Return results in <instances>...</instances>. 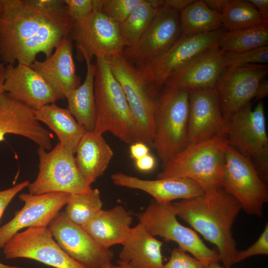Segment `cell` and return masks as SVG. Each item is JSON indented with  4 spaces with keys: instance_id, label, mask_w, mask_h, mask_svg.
I'll return each mask as SVG.
<instances>
[{
    "instance_id": "cell-1",
    "label": "cell",
    "mask_w": 268,
    "mask_h": 268,
    "mask_svg": "<svg viewBox=\"0 0 268 268\" xmlns=\"http://www.w3.org/2000/svg\"><path fill=\"white\" fill-rule=\"evenodd\" d=\"M73 23L65 3L43 8L32 0H0V63L30 66L39 54L49 57Z\"/></svg>"
},
{
    "instance_id": "cell-2",
    "label": "cell",
    "mask_w": 268,
    "mask_h": 268,
    "mask_svg": "<svg viewBox=\"0 0 268 268\" xmlns=\"http://www.w3.org/2000/svg\"><path fill=\"white\" fill-rule=\"evenodd\" d=\"M177 216L217 249L224 268H231L237 251L232 228L242 209L240 203L223 187L204 195L173 202Z\"/></svg>"
},
{
    "instance_id": "cell-3",
    "label": "cell",
    "mask_w": 268,
    "mask_h": 268,
    "mask_svg": "<svg viewBox=\"0 0 268 268\" xmlns=\"http://www.w3.org/2000/svg\"><path fill=\"white\" fill-rule=\"evenodd\" d=\"M94 81L96 106L94 132H109L122 141L141 142L138 129L123 88L114 76L108 61L96 58Z\"/></svg>"
},
{
    "instance_id": "cell-4",
    "label": "cell",
    "mask_w": 268,
    "mask_h": 268,
    "mask_svg": "<svg viewBox=\"0 0 268 268\" xmlns=\"http://www.w3.org/2000/svg\"><path fill=\"white\" fill-rule=\"evenodd\" d=\"M227 135L187 145L162 163L157 179H191L204 193L222 187Z\"/></svg>"
},
{
    "instance_id": "cell-5",
    "label": "cell",
    "mask_w": 268,
    "mask_h": 268,
    "mask_svg": "<svg viewBox=\"0 0 268 268\" xmlns=\"http://www.w3.org/2000/svg\"><path fill=\"white\" fill-rule=\"evenodd\" d=\"M107 61L124 92L141 142L153 147L154 112L163 87L151 81L143 69L134 66L122 54Z\"/></svg>"
},
{
    "instance_id": "cell-6",
    "label": "cell",
    "mask_w": 268,
    "mask_h": 268,
    "mask_svg": "<svg viewBox=\"0 0 268 268\" xmlns=\"http://www.w3.org/2000/svg\"><path fill=\"white\" fill-rule=\"evenodd\" d=\"M189 91L163 86L158 99L153 147L162 163L187 145Z\"/></svg>"
},
{
    "instance_id": "cell-7",
    "label": "cell",
    "mask_w": 268,
    "mask_h": 268,
    "mask_svg": "<svg viewBox=\"0 0 268 268\" xmlns=\"http://www.w3.org/2000/svg\"><path fill=\"white\" fill-rule=\"evenodd\" d=\"M228 144L253 163L260 176L268 181V136L264 104L260 101L254 109L251 103L227 119Z\"/></svg>"
},
{
    "instance_id": "cell-8",
    "label": "cell",
    "mask_w": 268,
    "mask_h": 268,
    "mask_svg": "<svg viewBox=\"0 0 268 268\" xmlns=\"http://www.w3.org/2000/svg\"><path fill=\"white\" fill-rule=\"evenodd\" d=\"M37 152L39 171L36 179L27 187L29 193L87 194L92 191L77 169L74 153L60 142L50 151L39 147Z\"/></svg>"
},
{
    "instance_id": "cell-9",
    "label": "cell",
    "mask_w": 268,
    "mask_h": 268,
    "mask_svg": "<svg viewBox=\"0 0 268 268\" xmlns=\"http://www.w3.org/2000/svg\"><path fill=\"white\" fill-rule=\"evenodd\" d=\"M137 215L139 222L151 235L177 243L179 248L192 254L207 266L212 262H220L217 251L208 247L194 230L178 221L173 202L160 204L153 200Z\"/></svg>"
},
{
    "instance_id": "cell-10",
    "label": "cell",
    "mask_w": 268,
    "mask_h": 268,
    "mask_svg": "<svg viewBox=\"0 0 268 268\" xmlns=\"http://www.w3.org/2000/svg\"><path fill=\"white\" fill-rule=\"evenodd\" d=\"M222 187L248 215L262 217L268 189L252 162L228 144Z\"/></svg>"
},
{
    "instance_id": "cell-11",
    "label": "cell",
    "mask_w": 268,
    "mask_h": 268,
    "mask_svg": "<svg viewBox=\"0 0 268 268\" xmlns=\"http://www.w3.org/2000/svg\"><path fill=\"white\" fill-rule=\"evenodd\" d=\"M68 37L84 60L100 57L107 60L122 54L127 46L119 23L96 8L85 19L74 22Z\"/></svg>"
},
{
    "instance_id": "cell-12",
    "label": "cell",
    "mask_w": 268,
    "mask_h": 268,
    "mask_svg": "<svg viewBox=\"0 0 268 268\" xmlns=\"http://www.w3.org/2000/svg\"><path fill=\"white\" fill-rule=\"evenodd\" d=\"M181 35L180 12L163 6L137 42L126 46L122 55L136 67L143 68L169 50Z\"/></svg>"
},
{
    "instance_id": "cell-13",
    "label": "cell",
    "mask_w": 268,
    "mask_h": 268,
    "mask_svg": "<svg viewBox=\"0 0 268 268\" xmlns=\"http://www.w3.org/2000/svg\"><path fill=\"white\" fill-rule=\"evenodd\" d=\"M2 249L6 259H29L55 268H85L62 249L48 227L19 232Z\"/></svg>"
},
{
    "instance_id": "cell-14",
    "label": "cell",
    "mask_w": 268,
    "mask_h": 268,
    "mask_svg": "<svg viewBox=\"0 0 268 268\" xmlns=\"http://www.w3.org/2000/svg\"><path fill=\"white\" fill-rule=\"evenodd\" d=\"M48 228L62 249L85 268H102L111 262L114 253L99 244L80 225L60 211Z\"/></svg>"
},
{
    "instance_id": "cell-15",
    "label": "cell",
    "mask_w": 268,
    "mask_h": 268,
    "mask_svg": "<svg viewBox=\"0 0 268 268\" xmlns=\"http://www.w3.org/2000/svg\"><path fill=\"white\" fill-rule=\"evenodd\" d=\"M226 31L220 28L195 36L181 35L169 50L141 69L151 81L163 87L169 77L194 58L218 45L221 37Z\"/></svg>"
},
{
    "instance_id": "cell-16",
    "label": "cell",
    "mask_w": 268,
    "mask_h": 268,
    "mask_svg": "<svg viewBox=\"0 0 268 268\" xmlns=\"http://www.w3.org/2000/svg\"><path fill=\"white\" fill-rule=\"evenodd\" d=\"M227 132L216 88L190 90L187 145L226 136Z\"/></svg>"
},
{
    "instance_id": "cell-17",
    "label": "cell",
    "mask_w": 268,
    "mask_h": 268,
    "mask_svg": "<svg viewBox=\"0 0 268 268\" xmlns=\"http://www.w3.org/2000/svg\"><path fill=\"white\" fill-rule=\"evenodd\" d=\"M70 195L66 193L19 194V199L24 202L23 206L15 212L10 220L0 227V249L24 228L48 227L66 205Z\"/></svg>"
},
{
    "instance_id": "cell-18",
    "label": "cell",
    "mask_w": 268,
    "mask_h": 268,
    "mask_svg": "<svg viewBox=\"0 0 268 268\" xmlns=\"http://www.w3.org/2000/svg\"><path fill=\"white\" fill-rule=\"evenodd\" d=\"M268 73L267 64H251L227 69L216 87L222 114L227 119L251 103L260 81Z\"/></svg>"
},
{
    "instance_id": "cell-19",
    "label": "cell",
    "mask_w": 268,
    "mask_h": 268,
    "mask_svg": "<svg viewBox=\"0 0 268 268\" xmlns=\"http://www.w3.org/2000/svg\"><path fill=\"white\" fill-rule=\"evenodd\" d=\"M8 134L22 136L39 147L52 149V135L36 119L34 110L5 92L0 95V142Z\"/></svg>"
},
{
    "instance_id": "cell-20",
    "label": "cell",
    "mask_w": 268,
    "mask_h": 268,
    "mask_svg": "<svg viewBox=\"0 0 268 268\" xmlns=\"http://www.w3.org/2000/svg\"><path fill=\"white\" fill-rule=\"evenodd\" d=\"M223 52L218 45L204 51L169 77L163 86L189 90L216 88L227 69Z\"/></svg>"
},
{
    "instance_id": "cell-21",
    "label": "cell",
    "mask_w": 268,
    "mask_h": 268,
    "mask_svg": "<svg viewBox=\"0 0 268 268\" xmlns=\"http://www.w3.org/2000/svg\"><path fill=\"white\" fill-rule=\"evenodd\" d=\"M51 87L59 99H65L80 84L73 58V42L64 38L45 60H36L30 66Z\"/></svg>"
},
{
    "instance_id": "cell-22",
    "label": "cell",
    "mask_w": 268,
    "mask_h": 268,
    "mask_svg": "<svg viewBox=\"0 0 268 268\" xmlns=\"http://www.w3.org/2000/svg\"><path fill=\"white\" fill-rule=\"evenodd\" d=\"M4 89L10 97L36 110L59 99L31 66L6 65Z\"/></svg>"
},
{
    "instance_id": "cell-23",
    "label": "cell",
    "mask_w": 268,
    "mask_h": 268,
    "mask_svg": "<svg viewBox=\"0 0 268 268\" xmlns=\"http://www.w3.org/2000/svg\"><path fill=\"white\" fill-rule=\"evenodd\" d=\"M111 179L115 185L148 193L160 204H167L178 199H189L204 194L198 184L186 178L147 180L117 172L111 176Z\"/></svg>"
},
{
    "instance_id": "cell-24",
    "label": "cell",
    "mask_w": 268,
    "mask_h": 268,
    "mask_svg": "<svg viewBox=\"0 0 268 268\" xmlns=\"http://www.w3.org/2000/svg\"><path fill=\"white\" fill-rule=\"evenodd\" d=\"M119 260L132 268H163V243L139 222L131 228L123 243Z\"/></svg>"
},
{
    "instance_id": "cell-25",
    "label": "cell",
    "mask_w": 268,
    "mask_h": 268,
    "mask_svg": "<svg viewBox=\"0 0 268 268\" xmlns=\"http://www.w3.org/2000/svg\"><path fill=\"white\" fill-rule=\"evenodd\" d=\"M75 153L77 169L90 186L104 174L114 155L102 134L94 131L85 132Z\"/></svg>"
},
{
    "instance_id": "cell-26",
    "label": "cell",
    "mask_w": 268,
    "mask_h": 268,
    "mask_svg": "<svg viewBox=\"0 0 268 268\" xmlns=\"http://www.w3.org/2000/svg\"><path fill=\"white\" fill-rule=\"evenodd\" d=\"M133 217L124 207L117 205L100 210L82 226L102 247L108 248L123 243L131 228Z\"/></svg>"
},
{
    "instance_id": "cell-27",
    "label": "cell",
    "mask_w": 268,
    "mask_h": 268,
    "mask_svg": "<svg viewBox=\"0 0 268 268\" xmlns=\"http://www.w3.org/2000/svg\"><path fill=\"white\" fill-rule=\"evenodd\" d=\"M36 119L46 124L57 135L59 142L74 154L82 136L86 132L76 122L67 109L55 103L34 110Z\"/></svg>"
},
{
    "instance_id": "cell-28",
    "label": "cell",
    "mask_w": 268,
    "mask_h": 268,
    "mask_svg": "<svg viewBox=\"0 0 268 268\" xmlns=\"http://www.w3.org/2000/svg\"><path fill=\"white\" fill-rule=\"evenodd\" d=\"M86 74L83 82L66 97L67 109L78 124L86 132L94 131L96 123V106L94 93L95 67L92 61L85 60Z\"/></svg>"
},
{
    "instance_id": "cell-29",
    "label": "cell",
    "mask_w": 268,
    "mask_h": 268,
    "mask_svg": "<svg viewBox=\"0 0 268 268\" xmlns=\"http://www.w3.org/2000/svg\"><path fill=\"white\" fill-rule=\"evenodd\" d=\"M182 35L195 36L222 28L221 13L209 8L203 0H195L180 12Z\"/></svg>"
},
{
    "instance_id": "cell-30",
    "label": "cell",
    "mask_w": 268,
    "mask_h": 268,
    "mask_svg": "<svg viewBox=\"0 0 268 268\" xmlns=\"http://www.w3.org/2000/svg\"><path fill=\"white\" fill-rule=\"evenodd\" d=\"M268 44V24L243 29L226 31L221 37L219 47L228 52H244Z\"/></svg>"
},
{
    "instance_id": "cell-31",
    "label": "cell",
    "mask_w": 268,
    "mask_h": 268,
    "mask_svg": "<svg viewBox=\"0 0 268 268\" xmlns=\"http://www.w3.org/2000/svg\"><path fill=\"white\" fill-rule=\"evenodd\" d=\"M221 22L227 31L238 30L256 26L264 22L256 8L248 0H227Z\"/></svg>"
},
{
    "instance_id": "cell-32",
    "label": "cell",
    "mask_w": 268,
    "mask_h": 268,
    "mask_svg": "<svg viewBox=\"0 0 268 268\" xmlns=\"http://www.w3.org/2000/svg\"><path fill=\"white\" fill-rule=\"evenodd\" d=\"M158 10L149 0H141L128 18L119 24L120 35L127 46L137 42L152 23Z\"/></svg>"
},
{
    "instance_id": "cell-33",
    "label": "cell",
    "mask_w": 268,
    "mask_h": 268,
    "mask_svg": "<svg viewBox=\"0 0 268 268\" xmlns=\"http://www.w3.org/2000/svg\"><path fill=\"white\" fill-rule=\"evenodd\" d=\"M65 206L67 217L83 226L102 209L103 202L99 189H94L87 194H70Z\"/></svg>"
},
{
    "instance_id": "cell-34",
    "label": "cell",
    "mask_w": 268,
    "mask_h": 268,
    "mask_svg": "<svg viewBox=\"0 0 268 268\" xmlns=\"http://www.w3.org/2000/svg\"><path fill=\"white\" fill-rule=\"evenodd\" d=\"M95 0V8L120 24L128 18L141 0Z\"/></svg>"
},
{
    "instance_id": "cell-35",
    "label": "cell",
    "mask_w": 268,
    "mask_h": 268,
    "mask_svg": "<svg viewBox=\"0 0 268 268\" xmlns=\"http://www.w3.org/2000/svg\"><path fill=\"white\" fill-rule=\"evenodd\" d=\"M225 67L232 69L251 64H266L268 62V46L241 52H223Z\"/></svg>"
},
{
    "instance_id": "cell-36",
    "label": "cell",
    "mask_w": 268,
    "mask_h": 268,
    "mask_svg": "<svg viewBox=\"0 0 268 268\" xmlns=\"http://www.w3.org/2000/svg\"><path fill=\"white\" fill-rule=\"evenodd\" d=\"M163 268H207V266L178 248L171 251L169 259L164 264Z\"/></svg>"
},
{
    "instance_id": "cell-37",
    "label": "cell",
    "mask_w": 268,
    "mask_h": 268,
    "mask_svg": "<svg viewBox=\"0 0 268 268\" xmlns=\"http://www.w3.org/2000/svg\"><path fill=\"white\" fill-rule=\"evenodd\" d=\"M268 255V224L258 240L245 250L237 251L232 259L233 265L256 255Z\"/></svg>"
},
{
    "instance_id": "cell-38",
    "label": "cell",
    "mask_w": 268,
    "mask_h": 268,
    "mask_svg": "<svg viewBox=\"0 0 268 268\" xmlns=\"http://www.w3.org/2000/svg\"><path fill=\"white\" fill-rule=\"evenodd\" d=\"M67 10L74 22L88 17L95 9V0H64Z\"/></svg>"
},
{
    "instance_id": "cell-39",
    "label": "cell",
    "mask_w": 268,
    "mask_h": 268,
    "mask_svg": "<svg viewBox=\"0 0 268 268\" xmlns=\"http://www.w3.org/2000/svg\"><path fill=\"white\" fill-rule=\"evenodd\" d=\"M30 182L22 181L8 189L0 191V220L7 206L13 198L22 190L27 188Z\"/></svg>"
},
{
    "instance_id": "cell-40",
    "label": "cell",
    "mask_w": 268,
    "mask_h": 268,
    "mask_svg": "<svg viewBox=\"0 0 268 268\" xmlns=\"http://www.w3.org/2000/svg\"><path fill=\"white\" fill-rule=\"evenodd\" d=\"M155 158L149 153L144 157L135 160L136 168L142 172L152 170L155 166Z\"/></svg>"
},
{
    "instance_id": "cell-41",
    "label": "cell",
    "mask_w": 268,
    "mask_h": 268,
    "mask_svg": "<svg viewBox=\"0 0 268 268\" xmlns=\"http://www.w3.org/2000/svg\"><path fill=\"white\" fill-rule=\"evenodd\" d=\"M131 156L134 160L141 158L149 154V149L148 145L142 142H136L130 147Z\"/></svg>"
},
{
    "instance_id": "cell-42",
    "label": "cell",
    "mask_w": 268,
    "mask_h": 268,
    "mask_svg": "<svg viewBox=\"0 0 268 268\" xmlns=\"http://www.w3.org/2000/svg\"><path fill=\"white\" fill-rule=\"evenodd\" d=\"M195 1L194 0H166L164 6L180 12Z\"/></svg>"
},
{
    "instance_id": "cell-43",
    "label": "cell",
    "mask_w": 268,
    "mask_h": 268,
    "mask_svg": "<svg viewBox=\"0 0 268 268\" xmlns=\"http://www.w3.org/2000/svg\"><path fill=\"white\" fill-rule=\"evenodd\" d=\"M258 10L262 19L266 23H268V0H249Z\"/></svg>"
},
{
    "instance_id": "cell-44",
    "label": "cell",
    "mask_w": 268,
    "mask_h": 268,
    "mask_svg": "<svg viewBox=\"0 0 268 268\" xmlns=\"http://www.w3.org/2000/svg\"><path fill=\"white\" fill-rule=\"evenodd\" d=\"M268 95V80L264 78L260 82L254 98L255 101H261Z\"/></svg>"
},
{
    "instance_id": "cell-45",
    "label": "cell",
    "mask_w": 268,
    "mask_h": 268,
    "mask_svg": "<svg viewBox=\"0 0 268 268\" xmlns=\"http://www.w3.org/2000/svg\"><path fill=\"white\" fill-rule=\"evenodd\" d=\"M204 1L206 5L211 9L221 13L227 0H205Z\"/></svg>"
},
{
    "instance_id": "cell-46",
    "label": "cell",
    "mask_w": 268,
    "mask_h": 268,
    "mask_svg": "<svg viewBox=\"0 0 268 268\" xmlns=\"http://www.w3.org/2000/svg\"><path fill=\"white\" fill-rule=\"evenodd\" d=\"M6 65L0 63V95L5 92L4 80Z\"/></svg>"
},
{
    "instance_id": "cell-47",
    "label": "cell",
    "mask_w": 268,
    "mask_h": 268,
    "mask_svg": "<svg viewBox=\"0 0 268 268\" xmlns=\"http://www.w3.org/2000/svg\"><path fill=\"white\" fill-rule=\"evenodd\" d=\"M111 268H132L128 264L119 260L116 265H111Z\"/></svg>"
},
{
    "instance_id": "cell-48",
    "label": "cell",
    "mask_w": 268,
    "mask_h": 268,
    "mask_svg": "<svg viewBox=\"0 0 268 268\" xmlns=\"http://www.w3.org/2000/svg\"><path fill=\"white\" fill-rule=\"evenodd\" d=\"M207 268H224L221 266L219 262H212L207 266Z\"/></svg>"
},
{
    "instance_id": "cell-49",
    "label": "cell",
    "mask_w": 268,
    "mask_h": 268,
    "mask_svg": "<svg viewBox=\"0 0 268 268\" xmlns=\"http://www.w3.org/2000/svg\"><path fill=\"white\" fill-rule=\"evenodd\" d=\"M0 268H24L17 266H9L5 265L0 262Z\"/></svg>"
},
{
    "instance_id": "cell-50",
    "label": "cell",
    "mask_w": 268,
    "mask_h": 268,
    "mask_svg": "<svg viewBox=\"0 0 268 268\" xmlns=\"http://www.w3.org/2000/svg\"><path fill=\"white\" fill-rule=\"evenodd\" d=\"M111 262H109L103 265L102 268H111Z\"/></svg>"
}]
</instances>
